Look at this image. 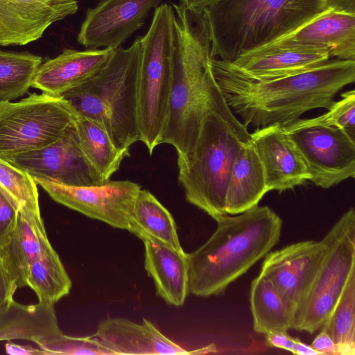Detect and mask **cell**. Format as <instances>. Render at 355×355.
I'll return each mask as SVG.
<instances>
[{"label":"cell","instance_id":"cell-1","mask_svg":"<svg viewBox=\"0 0 355 355\" xmlns=\"http://www.w3.org/2000/svg\"><path fill=\"white\" fill-rule=\"evenodd\" d=\"M214 79L227 104L248 127L286 126L304 112L329 110L336 95L355 80V60H329L309 69L275 79L252 80L211 59Z\"/></svg>","mask_w":355,"mask_h":355},{"label":"cell","instance_id":"cell-2","mask_svg":"<svg viewBox=\"0 0 355 355\" xmlns=\"http://www.w3.org/2000/svg\"><path fill=\"white\" fill-rule=\"evenodd\" d=\"M217 227L199 248L186 253L189 292L198 297L223 293L278 243L282 220L269 207L254 206L215 220Z\"/></svg>","mask_w":355,"mask_h":355},{"label":"cell","instance_id":"cell-3","mask_svg":"<svg viewBox=\"0 0 355 355\" xmlns=\"http://www.w3.org/2000/svg\"><path fill=\"white\" fill-rule=\"evenodd\" d=\"M250 139L214 79L194 145L187 157L178 158V180L186 199L214 220L227 214L225 198L232 166Z\"/></svg>","mask_w":355,"mask_h":355},{"label":"cell","instance_id":"cell-4","mask_svg":"<svg viewBox=\"0 0 355 355\" xmlns=\"http://www.w3.org/2000/svg\"><path fill=\"white\" fill-rule=\"evenodd\" d=\"M174 10V51L169 108L161 144L187 157L196 140L211 84V39L205 12L180 1Z\"/></svg>","mask_w":355,"mask_h":355},{"label":"cell","instance_id":"cell-5","mask_svg":"<svg viewBox=\"0 0 355 355\" xmlns=\"http://www.w3.org/2000/svg\"><path fill=\"white\" fill-rule=\"evenodd\" d=\"M326 8V0L223 1L203 11L211 58L232 62L295 31Z\"/></svg>","mask_w":355,"mask_h":355},{"label":"cell","instance_id":"cell-6","mask_svg":"<svg viewBox=\"0 0 355 355\" xmlns=\"http://www.w3.org/2000/svg\"><path fill=\"white\" fill-rule=\"evenodd\" d=\"M138 121L142 141L151 155L161 144L169 108L174 51V10L161 3L150 26L139 38Z\"/></svg>","mask_w":355,"mask_h":355},{"label":"cell","instance_id":"cell-7","mask_svg":"<svg viewBox=\"0 0 355 355\" xmlns=\"http://www.w3.org/2000/svg\"><path fill=\"white\" fill-rule=\"evenodd\" d=\"M328 250L295 313L292 329L313 334L325 323L355 270V210L346 211L324 236Z\"/></svg>","mask_w":355,"mask_h":355},{"label":"cell","instance_id":"cell-8","mask_svg":"<svg viewBox=\"0 0 355 355\" xmlns=\"http://www.w3.org/2000/svg\"><path fill=\"white\" fill-rule=\"evenodd\" d=\"M76 113L60 96L31 94L0 101V157L44 148L61 138Z\"/></svg>","mask_w":355,"mask_h":355},{"label":"cell","instance_id":"cell-9","mask_svg":"<svg viewBox=\"0 0 355 355\" xmlns=\"http://www.w3.org/2000/svg\"><path fill=\"white\" fill-rule=\"evenodd\" d=\"M140 41L119 46L98 73L84 85L96 92L105 104L113 129L112 142L120 150H129L141 140L138 121V69Z\"/></svg>","mask_w":355,"mask_h":355},{"label":"cell","instance_id":"cell-10","mask_svg":"<svg viewBox=\"0 0 355 355\" xmlns=\"http://www.w3.org/2000/svg\"><path fill=\"white\" fill-rule=\"evenodd\" d=\"M310 173V181L329 189L355 177V141L326 123L321 115L284 126Z\"/></svg>","mask_w":355,"mask_h":355},{"label":"cell","instance_id":"cell-11","mask_svg":"<svg viewBox=\"0 0 355 355\" xmlns=\"http://www.w3.org/2000/svg\"><path fill=\"white\" fill-rule=\"evenodd\" d=\"M58 203L116 228H129L130 216L141 187L128 180H108L99 185L76 187L33 177Z\"/></svg>","mask_w":355,"mask_h":355},{"label":"cell","instance_id":"cell-12","mask_svg":"<svg viewBox=\"0 0 355 355\" xmlns=\"http://www.w3.org/2000/svg\"><path fill=\"white\" fill-rule=\"evenodd\" d=\"M1 158L32 177L69 186H94L107 181L85 156L75 122L61 138L44 148Z\"/></svg>","mask_w":355,"mask_h":355},{"label":"cell","instance_id":"cell-13","mask_svg":"<svg viewBox=\"0 0 355 355\" xmlns=\"http://www.w3.org/2000/svg\"><path fill=\"white\" fill-rule=\"evenodd\" d=\"M327 250L323 238L320 241L295 243L265 256L260 274L279 292L293 317L309 291Z\"/></svg>","mask_w":355,"mask_h":355},{"label":"cell","instance_id":"cell-14","mask_svg":"<svg viewBox=\"0 0 355 355\" xmlns=\"http://www.w3.org/2000/svg\"><path fill=\"white\" fill-rule=\"evenodd\" d=\"M163 0H101L87 10L77 40L87 49L121 46Z\"/></svg>","mask_w":355,"mask_h":355},{"label":"cell","instance_id":"cell-15","mask_svg":"<svg viewBox=\"0 0 355 355\" xmlns=\"http://www.w3.org/2000/svg\"><path fill=\"white\" fill-rule=\"evenodd\" d=\"M257 49H318L334 59L355 60V12L327 8L295 31Z\"/></svg>","mask_w":355,"mask_h":355},{"label":"cell","instance_id":"cell-16","mask_svg":"<svg viewBox=\"0 0 355 355\" xmlns=\"http://www.w3.org/2000/svg\"><path fill=\"white\" fill-rule=\"evenodd\" d=\"M76 0H0V45L40 39L52 24L75 14Z\"/></svg>","mask_w":355,"mask_h":355},{"label":"cell","instance_id":"cell-17","mask_svg":"<svg viewBox=\"0 0 355 355\" xmlns=\"http://www.w3.org/2000/svg\"><path fill=\"white\" fill-rule=\"evenodd\" d=\"M250 137L263 168L268 192L292 189L310 180L308 168L283 126L258 128Z\"/></svg>","mask_w":355,"mask_h":355},{"label":"cell","instance_id":"cell-18","mask_svg":"<svg viewBox=\"0 0 355 355\" xmlns=\"http://www.w3.org/2000/svg\"><path fill=\"white\" fill-rule=\"evenodd\" d=\"M114 49H66L40 65L32 80L31 87L60 96L98 73L107 64Z\"/></svg>","mask_w":355,"mask_h":355},{"label":"cell","instance_id":"cell-19","mask_svg":"<svg viewBox=\"0 0 355 355\" xmlns=\"http://www.w3.org/2000/svg\"><path fill=\"white\" fill-rule=\"evenodd\" d=\"M330 60L328 52L318 49H256L241 54L228 68L252 80H266L293 75Z\"/></svg>","mask_w":355,"mask_h":355},{"label":"cell","instance_id":"cell-20","mask_svg":"<svg viewBox=\"0 0 355 355\" xmlns=\"http://www.w3.org/2000/svg\"><path fill=\"white\" fill-rule=\"evenodd\" d=\"M93 336L114 354H189L145 318L137 324L123 318H107L99 322Z\"/></svg>","mask_w":355,"mask_h":355},{"label":"cell","instance_id":"cell-21","mask_svg":"<svg viewBox=\"0 0 355 355\" xmlns=\"http://www.w3.org/2000/svg\"><path fill=\"white\" fill-rule=\"evenodd\" d=\"M141 240L145 247L144 267L157 295L171 305L182 306L189 293L186 253L150 237Z\"/></svg>","mask_w":355,"mask_h":355},{"label":"cell","instance_id":"cell-22","mask_svg":"<svg viewBox=\"0 0 355 355\" xmlns=\"http://www.w3.org/2000/svg\"><path fill=\"white\" fill-rule=\"evenodd\" d=\"M15 230L0 255L18 288L26 286L30 266L50 242L40 214L17 209Z\"/></svg>","mask_w":355,"mask_h":355},{"label":"cell","instance_id":"cell-23","mask_svg":"<svg viewBox=\"0 0 355 355\" xmlns=\"http://www.w3.org/2000/svg\"><path fill=\"white\" fill-rule=\"evenodd\" d=\"M267 192L263 168L250 139L232 166L225 198L227 214H239L257 205Z\"/></svg>","mask_w":355,"mask_h":355},{"label":"cell","instance_id":"cell-24","mask_svg":"<svg viewBox=\"0 0 355 355\" xmlns=\"http://www.w3.org/2000/svg\"><path fill=\"white\" fill-rule=\"evenodd\" d=\"M54 305L23 304L15 300L0 313V341L35 340L61 333Z\"/></svg>","mask_w":355,"mask_h":355},{"label":"cell","instance_id":"cell-25","mask_svg":"<svg viewBox=\"0 0 355 355\" xmlns=\"http://www.w3.org/2000/svg\"><path fill=\"white\" fill-rule=\"evenodd\" d=\"M128 231L141 239L150 237L184 251L171 213L148 190L140 189L130 216Z\"/></svg>","mask_w":355,"mask_h":355},{"label":"cell","instance_id":"cell-26","mask_svg":"<svg viewBox=\"0 0 355 355\" xmlns=\"http://www.w3.org/2000/svg\"><path fill=\"white\" fill-rule=\"evenodd\" d=\"M250 309L257 333L288 332L292 329V311L272 282L261 274L251 283Z\"/></svg>","mask_w":355,"mask_h":355},{"label":"cell","instance_id":"cell-27","mask_svg":"<svg viewBox=\"0 0 355 355\" xmlns=\"http://www.w3.org/2000/svg\"><path fill=\"white\" fill-rule=\"evenodd\" d=\"M26 286L35 292L39 302L51 305L69 293L71 281L51 243L31 263Z\"/></svg>","mask_w":355,"mask_h":355},{"label":"cell","instance_id":"cell-28","mask_svg":"<svg viewBox=\"0 0 355 355\" xmlns=\"http://www.w3.org/2000/svg\"><path fill=\"white\" fill-rule=\"evenodd\" d=\"M75 125L80 146L92 166L105 180L120 167L129 150H120L113 144L107 132L92 121L76 115Z\"/></svg>","mask_w":355,"mask_h":355},{"label":"cell","instance_id":"cell-29","mask_svg":"<svg viewBox=\"0 0 355 355\" xmlns=\"http://www.w3.org/2000/svg\"><path fill=\"white\" fill-rule=\"evenodd\" d=\"M42 63V57L29 52L0 50V101L26 94Z\"/></svg>","mask_w":355,"mask_h":355},{"label":"cell","instance_id":"cell-30","mask_svg":"<svg viewBox=\"0 0 355 355\" xmlns=\"http://www.w3.org/2000/svg\"><path fill=\"white\" fill-rule=\"evenodd\" d=\"M320 329H324L334 341L338 355L355 354V270Z\"/></svg>","mask_w":355,"mask_h":355},{"label":"cell","instance_id":"cell-31","mask_svg":"<svg viewBox=\"0 0 355 355\" xmlns=\"http://www.w3.org/2000/svg\"><path fill=\"white\" fill-rule=\"evenodd\" d=\"M37 185L30 174L0 157V192L17 209L40 214Z\"/></svg>","mask_w":355,"mask_h":355},{"label":"cell","instance_id":"cell-32","mask_svg":"<svg viewBox=\"0 0 355 355\" xmlns=\"http://www.w3.org/2000/svg\"><path fill=\"white\" fill-rule=\"evenodd\" d=\"M76 115L87 118L105 130L113 139V129L109 111L101 96L92 89L81 85L60 96Z\"/></svg>","mask_w":355,"mask_h":355},{"label":"cell","instance_id":"cell-33","mask_svg":"<svg viewBox=\"0 0 355 355\" xmlns=\"http://www.w3.org/2000/svg\"><path fill=\"white\" fill-rule=\"evenodd\" d=\"M37 345L48 352L49 355H114L94 336L73 337L62 332L37 338Z\"/></svg>","mask_w":355,"mask_h":355},{"label":"cell","instance_id":"cell-34","mask_svg":"<svg viewBox=\"0 0 355 355\" xmlns=\"http://www.w3.org/2000/svg\"><path fill=\"white\" fill-rule=\"evenodd\" d=\"M340 96L341 99L335 101L321 116L326 123L341 129L355 141V90L347 91Z\"/></svg>","mask_w":355,"mask_h":355},{"label":"cell","instance_id":"cell-35","mask_svg":"<svg viewBox=\"0 0 355 355\" xmlns=\"http://www.w3.org/2000/svg\"><path fill=\"white\" fill-rule=\"evenodd\" d=\"M17 209L0 192V248L12 235L17 225Z\"/></svg>","mask_w":355,"mask_h":355},{"label":"cell","instance_id":"cell-36","mask_svg":"<svg viewBox=\"0 0 355 355\" xmlns=\"http://www.w3.org/2000/svg\"><path fill=\"white\" fill-rule=\"evenodd\" d=\"M17 288V285L10 275L0 255V313L12 304Z\"/></svg>","mask_w":355,"mask_h":355},{"label":"cell","instance_id":"cell-37","mask_svg":"<svg viewBox=\"0 0 355 355\" xmlns=\"http://www.w3.org/2000/svg\"><path fill=\"white\" fill-rule=\"evenodd\" d=\"M265 335L266 343L269 346L283 349L293 354L295 353L297 338L291 337L287 332L274 331Z\"/></svg>","mask_w":355,"mask_h":355},{"label":"cell","instance_id":"cell-38","mask_svg":"<svg viewBox=\"0 0 355 355\" xmlns=\"http://www.w3.org/2000/svg\"><path fill=\"white\" fill-rule=\"evenodd\" d=\"M315 350L319 355L337 354L336 346L329 336V334L323 329L316 336L310 345Z\"/></svg>","mask_w":355,"mask_h":355},{"label":"cell","instance_id":"cell-39","mask_svg":"<svg viewBox=\"0 0 355 355\" xmlns=\"http://www.w3.org/2000/svg\"><path fill=\"white\" fill-rule=\"evenodd\" d=\"M6 352L11 355H49L48 352L40 347L31 345H23L8 341L5 345Z\"/></svg>","mask_w":355,"mask_h":355},{"label":"cell","instance_id":"cell-40","mask_svg":"<svg viewBox=\"0 0 355 355\" xmlns=\"http://www.w3.org/2000/svg\"><path fill=\"white\" fill-rule=\"evenodd\" d=\"M187 8L196 12H202L206 8L211 7L225 0H180Z\"/></svg>","mask_w":355,"mask_h":355},{"label":"cell","instance_id":"cell-41","mask_svg":"<svg viewBox=\"0 0 355 355\" xmlns=\"http://www.w3.org/2000/svg\"><path fill=\"white\" fill-rule=\"evenodd\" d=\"M327 8L355 12V0H326Z\"/></svg>","mask_w":355,"mask_h":355},{"label":"cell","instance_id":"cell-42","mask_svg":"<svg viewBox=\"0 0 355 355\" xmlns=\"http://www.w3.org/2000/svg\"><path fill=\"white\" fill-rule=\"evenodd\" d=\"M295 354L298 355H319L310 345L302 342L300 339H297V347Z\"/></svg>","mask_w":355,"mask_h":355},{"label":"cell","instance_id":"cell-43","mask_svg":"<svg viewBox=\"0 0 355 355\" xmlns=\"http://www.w3.org/2000/svg\"><path fill=\"white\" fill-rule=\"evenodd\" d=\"M216 351V347L215 345L210 344L206 347H202L200 349H195L193 351H189V354H204L209 353H214Z\"/></svg>","mask_w":355,"mask_h":355}]
</instances>
